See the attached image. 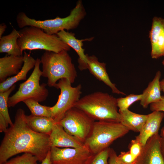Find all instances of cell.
Listing matches in <instances>:
<instances>
[{"label": "cell", "mask_w": 164, "mask_h": 164, "mask_svg": "<svg viewBox=\"0 0 164 164\" xmlns=\"http://www.w3.org/2000/svg\"><path fill=\"white\" fill-rule=\"evenodd\" d=\"M71 84L68 80L63 78L59 80L54 87L60 90L56 103L50 108L52 118L56 123L62 119L67 111L75 107L80 99L81 85L73 87Z\"/></svg>", "instance_id": "obj_8"}, {"label": "cell", "mask_w": 164, "mask_h": 164, "mask_svg": "<svg viewBox=\"0 0 164 164\" xmlns=\"http://www.w3.org/2000/svg\"><path fill=\"white\" fill-rule=\"evenodd\" d=\"M118 156L121 160L126 164H133L135 160L129 151L122 152Z\"/></svg>", "instance_id": "obj_30"}, {"label": "cell", "mask_w": 164, "mask_h": 164, "mask_svg": "<svg viewBox=\"0 0 164 164\" xmlns=\"http://www.w3.org/2000/svg\"><path fill=\"white\" fill-rule=\"evenodd\" d=\"M37 158L31 154L25 153L6 162L4 164H35Z\"/></svg>", "instance_id": "obj_26"}, {"label": "cell", "mask_w": 164, "mask_h": 164, "mask_svg": "<svg viewBox=\"0 0 164 164\" xmlns=\"http://www.w3.org/2000/svg\"><path fill=\"white\" fill-rule=\"evenodd\" d=\"M8 124L4 117L0 114V132L5 133L7 130Z\"/></svg>", "instance_id": "obj_32"}, {"label": "cell", "mask_w": 164, "mask_h": 164, "mask_svg": "<svg viewBox=\"0 0 164 164\" xmlns=\"http://www.w3.org/2000/svg\"><path fill=\"white\" fill-rule=\"evenodd\" d=\"M108 164H126L119 159L115 152L112 149L110 148Z\"/></svg>", "instance_id": "obj_31"}, {"label": "cell", "mask_w": 164, "mask_h": 164, "mask_svg": "<svg viewBox=\"0 0 164 164\" xmlns=\"http://www.w3.org/2000/svg\"><path fill=\"white\" fill-rule=\"evenodd\" d=\"M142 94H131L125 97L117 98V103L119 111L128 109L129 107L135 102L141 100Z\"/></svg>", "instance_id": "obj_25"}, {"label": "cell", "mask_w": 164, "mask_h": 164, "mask_svg": "<svg viewBox=\"0 0 164 164\" xmlns=\"http://www.w3.org/2000/svg\"><path fill=\"white\" fill-rule=\"evenodd\" d=\"M35 164H38L36 162ZM41 164H52L50 159V150L45 158L42 161Z\"/></svg>", "instance_id": "obj_33"}, {"label": "cell", "mask_w": 164, "mask_h": 164, "mask_svg": "<svg viewBox=\"0 0 164 164\" xmlns=\"http://www.w3.org/2000/svg\"><path fill=\"white\" fill-rule=\"evenodd\" d=\"M52 164H89L93 157L85 146L81 148L51 147Z\"/></svg>", "instance_id": "obj_10"}, {"label": "cell", "mask_w": 164, "mask_h": 164, "mask_svg": "<svg viewBox=\"0 0 164 164\" xmlns=\"http://www.w3.org/2000/svg\"><path fill=\"white\" fill-rule=\"evenodd\" d=\"M30 110L32 115L52 118L51 107L42 105L32 99H28L23 102Z\"/></svg>", "instance_id": "obj_23"}, {"label": "cell", "mask_w": 164, "mask_h": 164, "mask_svg": "<svg viewBox=\"0 0 164 164\" xmlns=\"http://www.w3.org/2000/svg\"><path fill=\"white\" fill-rule=\"evenodd\" d=\"M110 148H107L94 155L89 164H108Z\"/></svg>", "instance_id": "obj_27"}, {"label": "cell", "mask_w": 164, "mask_h": 164, "mask_svg": "<svg viewBox=\"0 0 164 164\" xmlns=\"http://www.w3.org/2000/svg\"><path fill=\"white\" fill-rule=\"evenodd\" d=\"M26 119L29 127L38 133L50 135L53 125L56 123L51 118L26 115Z\"/></svg>", "instance_id": "obj_22"}, {"label": "cell", "mask_w": 164, "mask_h": 164, "mask_svg": "<svg viewBox=\"0 0 164 164\" xmlns=\"http://www.w3.org/2000/svg\"><path fill=\"white\" fill-rule=\"evenodd\" d=\"M161 73L159 71L156 73L153 80L142 94L140 104L144 108H147L150 104L157 102L162 98L160 86Z\"/></svg>", "instance_id": "obj_18"}, {"label": "cell", "mask_w": 164, "mask_h": 164, "mask_svg": "<svg viewBox=\"0 0 164 164\" xmlns=\"http://www.w3.org/2000/svg\"><path fill=\"white\" fill-rule=\"evenodd\" d=\"M94 122V120L83 111L74 107L67 111L58 123L68 133L84 143Z\"/></svg>", "instance_id": "obj_9"}, {"label": "cell", "mask_w": 164, "mask_h": 164, "mask_svg": "<svg viewBox=\"0 0 164 164\" xmlns=\"http://www.w3.org/2000/svg\"><path fill=\"white\" fill-rule=\"evenodd\" d=\"M23 56H6L0 58V82L7 77L16 75L22 69L24 63Z\"/></svg>", "instance_id": "obj_17"}, {"label": "cell", "mask_w": 164, "mask_h": 164, "mask_svg": "<svg viewBox=\"0 0 164 164\" xmlns=\"http://www.w3.org/2000/svg\"><path fill=\"white\" fill-rule=\"evenodd\" d=\"M87 69L91 74L109 87L113 93L126 95L125 94L119 90L115 84L111 80L106 70L105 63L99 62L97 58L94 55L89 56L87 54Z\"/></svg>", "instance_id": "obj_16"}, {"label": "cell", "mask_w": 164, "mask_h": 164, "mask_svg": "<svg viewBox=\"0 0 164 164\" xmlns=\"http://www.w3.org/2000/svg\"><path fill=\"white\" fill-rule=\"evenodd\" d=\"M150 110L152 111L164 112V96H162L161 99L159 101L150 105ZM164 135V127L161 130L160 135Z\"/></svg>", "instance_id": "obj_29"}, {"label": "cell", "mask_w": 164, "mask_h": 164, "mask_svg": "<svg viewBox=\"0 0 164 164\" xmlns=\"http://www.w3.org/2000/svg\"><path fill=\"white\" fill-rule=\"evenodd\" d=\"M24 111H17L13 125L8 128L0 146V164L12 157L28 153L42 162L50 150V135L36 132L28 125Z\"/></svg>", "instance_id": "obj_1"}, {"label": "cell", "mask_w": 164, "mask_h": 164, "mask_svg": "<svg viewBox=\"0 0 164 164\" xmlns=\"http://www.w3.org/2000/svg\"><path fill=\"white\" fill-rule=\"evenodd\" d=\"M149 37L152 58L157 59L164 56V19L153 18Z\"/></svg>", "instance_id": "obj_12"}, {"label": "cell", "mask_w": 164, "mask_h": 164, "mask_svg": "<svg viewBox=\"0 0 164 164\" xmlns=\"http://www.w3.org/2000/svg\"><path fill=\"white\" fill-rule=\"evenodd\" d=\"M56 35L62 41L74 49L77 53L79 56L78 60L79 69L80 70L87 69L88 66L87 54H85L84 49L83 48V42L91 41L94 37L79 39L75 37L74 33L67 31L65 30L61 31Z\"/></svg>", "instance_id": "obj_14"}, {"label": "cell", "mask_w": 164, "mask_h": 164, "mask_svg": "<svg viewBox=\"0 0 164 164\" xmlns=\"http://www.w3.org/2000/svg\"><path fill=\"white\" fill-rule=\"evenodd\" d=\"M6 28L7 26L4 23L0 25V38L2 36V35L5 31Z\"/></svg>", "instance_id": "obj_34"}, {"label": "cell", "mask_w": 164, "mask_h": 164, "mask_svg": "<svg viewBox=\"0 0 164 164\" xmlns=\"http://www.w3.org/2000/svg\"><path fill=\"white\" fill-rule=\"evenodd\" d=\"M49 135L51 147L79 148L85 146L84 143L68 133L58 123L53 125Z\"/></svg>", "instance_id": "obj_13"}, {"label": "cell", "mask_w": 164, "mask_h": 164, "mask_svg": "<svg viewBox=\"0 0 164 164\" xmlns=\"http://www.w3.org/2000/svg\"><path fill=\"white\" fill-rule=\"evenodd\" d=\"M162 64L163 65V66H164V59L162 62Z\"/></svg>", "instance_id": "obj_37"}, {"label": "cell", "mask_w": 164, "mask_h": 164, "mask_svg": "<svg viewBox=\"0 0 164 164\" xmlns=\"http://www.w3.org/2000/svg\"><path fill=\"white\" fill-rule=\"evenodd\" d=\"M42 76L47 78V85L55 87L59 80L65 78L72 84L77 76L71 57L67 51L58 53L45 51L40 59Z\"/></svg>", "instance_id": "obj_4"}, {"label": "cell", "mask_w": 164, "mask_h": 164, "mask_svg": "<svg viewBox=\"0 0 164 164\" xmlns=\"http://www.w3.org/2000/svg\"><path fill=\"white\" fill-rule=\"evenodd\" d=\"M16 85L12 86L8 90L0 92V114L5 118L6 121L10 126L13 125L9 114L8 110V101L10 94L15 89Z\"/></svg>", "instance_id": "obj_24"}, {"label": "cell", "mask_w": 164, "mask_h": 164, "mask_svg": "<svg viewBox=\"0 0 164 164\" xmlns=\"http://www.w3.org/2000/svg\"><path fill=\"white\" fill-rule=\"evenodd\" d=\"M161 137V148L162 154L164 157V135H160Z\"/></svg>", "instance_id": "obj_35"}, {"label": "cell", "mask_w": 164, "mask_h": 164, "mask_svg": "<svg viewBox=\"0 0 164 164\" xmlns=\"http://www.w3.org/2000/svg\"><path fill=\"white\" fill-rule=\"evenodd\" d=\"M40 59L37 58L33 71L24 82L21 84L18 90L9 98V107H14L20 102L28 99H32L38 102L45 101L48 97L49 92L46 88L47 84H40L42 71L40 69Z\"/></svg>", "instance_id": "obj_7"}, {"label": "cell", "mask_w": 164, "mask_h": 164, "mask_svg": "<svg viewBox=\"0 0 164 164\" xmlns=\"http://www.w3.org/2000/svg\"><path fill=\"white\" fill-rule=\"evenodd\" d=\"M19 36V30L14 29L9 34L2 36L0 38V53H6L9 55L23 56L17 43Z\"/></svg>", "instance_id": "obj_21"}, {"label": "cell", "mask_w": 164, "mask_h": 164, "mask_svg": "<svg viewBox=\"0 0 164 164\" xmlns=\"http://www.w3.org/2000/svg\"><path fill=\"white\" fill-rule=\"evenodd\" d=\"M23 56L24 63L22 69L16 75L8 77L4 81L0 83V92L8 90L19 81L26 80L28 73L34 67L36 59L25 52Z\"/></svg>", "instance_id": "obj_19"}, {"label": "cell", "mask_w": 164, "mask_h": 164, "mask_svg": "<svg viewBox=\"0 0 164 164\" xmlns=\"http://www.w3.org/2000/svg\"><path fill=\"white\" fill-rule=\"evenodd\" d=\"M86 15L82 1H77L70 14L64 18L57 17L53 19L36 20L29 17L23 12L19 13L16 17L18 26L22 29L25 27H36L49 35H56L63 30L73 29L77 28Z\"/></svg>", "instance_id": "obj_2"}, {"label": "cell", "mask_w": 164, "mask_h": 164, "mask_svg": "<svg viewBox=\"0 0 164 164\" xmlns=\"http://www.w3.org/2000/svg\"><path fill=\"white\" fill-rule=\"evenodd\" d=\"M161 140L159 133L150 138L133 164H164Z\"/></svg>", "instance_id": "obj_11"}, {"label": "cell", "mask_w": 164, "mask_h": 164, "mask_svg": "<svg viewBox=\"0 0 164 164\" xmlns=\"http://www.w3.org/2000/svg\"><path fill=\"white\" fill-rule=\"evenodd\" d=\"M148 115L146 122L135 139L143 146L150 138L159 133L161 122L164 117V113L159 111H152Z\"/></svg>", "instance_id": "obj_15"}, {"label": "cell", "mask_w": 164, "mask_h": 164, "mask_svg": "<svg viewBox=\"0 0 164 164\" xmlns=\"http://www.w3.org/2000/svg\"><path fill=\"white\" fill-rule=\"evenodd\" d=\"M17 43L22 52L24 50H44L58 53L69 51L70 47L56 35H49L39 28L25 27L19 30Z\"/></svg>", "instance_id": "obj_5"}, {"label": "cell", "mask_w": 164, "mask_h": 164, "mask_svg": "<svg viewBox=\"0 0 164 164\" xmlns=\"http://www.w3.org/2000/svg\"><path fill=\"white\" fill-rule=\"evenodd\" d=\"M160 84L161 90L164 93V79L160 81Z\"/></svg>", "instance_id": "obj_36"}, {"label": "cell", "mask_w": 164, "mask_h": 164, "mask_svg": "<svg viewBox=\"0 0 164 164\" xmlns=\"http://www.w3.org/2000/svg\"><path fill=\"white\" fill-rule=\"evenodd\" d=\"M142 146L135 139L131 141L129 146V151L135 160L140 154Z\"/></svg>", "instance_id": "obj_28"}, {"label": "cell", "mask_w": 164, "mask_h": 164, "mask_svg": "<svg viewBox=\"0 0 164 164\" xmlns=\"http://www.w3.org/2000/svg\"><path fill=\"white\" fill-rule=\"evenodd\" d=\"M129 131L119 122L95 121L84 145L95 155L109 148L114 141L124 136Z\"/></svg>", "instance_id": "obj_6"}, {"label": "cell", "mask_w": 164, "mask_h": 164, "mask_svg": "<svg viewBox=\"0 0 164 164\" xmlns=\"http://www.w3.org/2000/svg\"><path fill=\"white\" fill-rule=\"evenodd\" d=\"M120 122L129 131L139 132L146 122L148 115L133 112L128 109L119 111Z\"/></svg>", "instance_id": "obj_20"}, {"label": "cell", "mask_w": 164, "mask_h": 164, "mask_svg": "<svg viewBox=\"0 0 164 164\" xmlns=\"http://www.w3.org/2000/svg\"><path fill=\"white\" fill-rule=\"evenodd\" d=\"M74 107L95 121H120L117 98L107 93L97 91L85 96Z\"/></svg>", "instance_id": "obj_3"}]
</instances>
